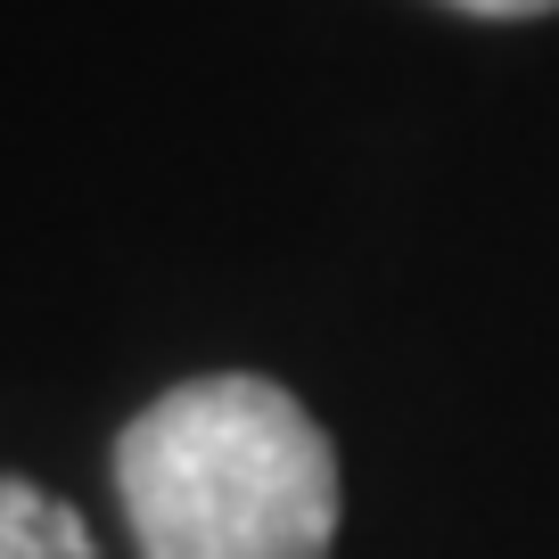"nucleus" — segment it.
Here are the masks:
<instances>
[{
  "label": "nucleus",
  "instance_id": "nucleus-3",
  "mask_svg": "<svg viewBox=\"0 0 559 559\" xmlns=\"http://www.w3.org/2000/svg\"><path fill=\"white\" fill-rule=\"evenodd\" d=\"M461 17H493V25H526V17H559V0H444Z\"/></svg>",
  "mask_w": 559,
  "mask_h": 559
},
{
  "label": "nucleus",
  "instance_id": "nucleus-1",
  "mask_svg": "<svg viewBox=\"0 0 559 559\" xmlns=\"http://www.w3.org/2000/svg\"><path fill=\"white\" fill-rule=\"evenodd\" d=\"M116 502L140 559H330L337 444L263 370H206L116 437Z\"/></svg>",
  "mask_w": 559,
  "mask_h": 559
},
{
  "label": "nucleus",
  "instance_id": "nucleus-2",
  "mask_svg": "<svg viewBox=\"0 0 559 559\" xmlns=\"http://www.w3.org/2000/svg\"><path fill=\"white\" fill-rule=\"evenodd\" d=\"M0 559H99V543L67 493L0 469Z\"/></svg>",
  "mask_w": 559,
  "mask_h": 559
}]
</instances>
